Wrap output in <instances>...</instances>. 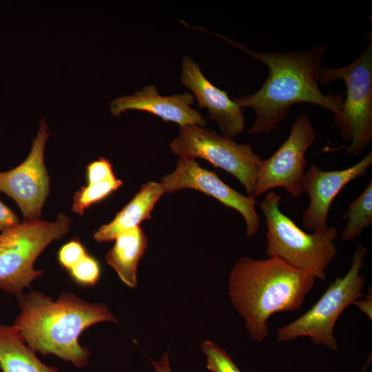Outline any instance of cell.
I'll return each instance as SVG.
<instances>
[{"mask_svg":"<svg viewBox=\"0 0 372 372\" xmlns=\"http://www.w3.org/2000/svg\"><path fill=\"white\" fill-rule=\"evenodd\" d=\"M281 199L276 193L269 192L260 203L267 228L265 254L324 280L337 254L334 244L337 229L328 226L311 234L306 233L280 211Z\"/></svg>","mask_w":372,"mask_h":372,"instance_id":"277c9868","label":"cell"},{"mask_svg":"<svg viewBox=\"0 0 372 372\" xmlns=\"http://www.w3.org/2000/svg\"><path fill=\"white\" fill-rule=\"evenodd\" d=\"M123 182L117 178L83 187L74 196L73 212L81 215L92 205L99 202L118 189Z\"/></svg>","mask_w":372,"mask_h":372,"instance_id":"d6986e66","label":"cell"},{"mask_svg":"<svg viewBox=\"0 0 372 372\" xmlns=\"http://www.w3.org/2000/svg\"><path fill=\"white\" fill-rule=\"evenodd\" d=\"M342 219L348 223L340 235L344 241H350L369 227L372 223V180L361 194L350 203Z\"/></svg>","mask_w":372,"mask_h":372,"instance_id":"ac0fdd59","label":"cell"},{"mask_svg":"<svg viewBox=\"0 0 372 372\" xmlns=\"http://www.w3.org/2000/svg\"><path fill=\"white\" fill-rule=\"evenodd\" d=\"M71 220L60 214L54 222L23 220L0 234V289L19 295L41 276L34 263L52 241L70 229Z\"/></svg>","mask_w":372,"mask_h":372,"instance_id":"8992f818","label":"cell"},{"mask_svg":"<svg viewBox=\"0 0 372 372\" xmlns=\"http://www.w3.org/2000/svg\"><path fill=\"white\" fill-rule=\"evenodd\" d=\"M181 83L192 92L200 109L208 111V119L215 121L223 136L233 138L245 126L244 110L227 92L212 84L199 65L189 56L182 59Z\"/></svg>","mask_w":372,"mask_h":372,"instance_id":"4fadbf2b","label":"cell"},{"mask_svg":"<svg viewBox=\"0 0 372 372\" xmlns=\"http://www.w3.org/2000/svg\"><path fill=\"white\" fill-rule=\"evenodd\" d=\"M316 136L309 117L299 115L287 138L271 156L261 161L252 196L283 187L292 196L299 198L303 192L304 169L308 164L305 154Z\"/></svg>","mask_w":372,"mask_h":372,"instance_id":"9c48e42d","label":"cell"},{"mask_svg":"<svg viewBox=\"0 0 372 372\" xmlns=\"http://www.w3.org/2000/svg\"><path fill=\"white\" fill-rule=\"evenodd\" d=\"M367 253L366 247L358 244L346 274L335 278L307 312L279 328L278 340L284 342L308 337L315 344L336 351L338 346L333 330L339 317L349 306L365 296V278L360 271Z\"/></svg>","mask_w":372,"mask_h":372,"instance_id":"5b68a950","label":"cell"},{"mask_svg":"<svg viewBox=\"0 0 372 372\" xmlns=\"http://www.w3.org/2000/svg\"><path fill=\"white\" fill-rule=\"evenodd\" d=\"M87 254L82 243L77 239H73L61 247L58 260L61 265L69 271Z\"/></svg>","mask_w":372,"mask_h":372,"instance_id":"7402d4cb","label":"cell"},{"mask_svg":"<svg viewBox=\"0 0 372 372\" xmlns=\"http://www.w3.org/2000/svg\"><path fill=\"white\" fill-rule=\"evenodd\" d=\"M372 164V152L348 168L324 171L313 164L305 172L303 192L309 197V205L302 214V222L309 231H319L329 225L327 216L338 194L350 182L364 176Z\"/></svg>","mask_w":372,"mask_h":372,"instance_id":"7c38bea8","label":"cell"},{"mask_svg":"<svg viewBox=\"0 0 372 372\" xmlns=\"http://www.w3.org/2000/svg\"><path fill=\"white\" fill-rule=\"evenodd\" d=\"M200 348L206 356L207 369L211 372H241L227 351L217 344L206 340Z\"/></svg>","mask_w":372,"mask_h":372,"instance_id":"ffe728a7","label":"cell"},{"mask_svg":"<svg viewBox=\"0 0 372 372\" xmlns=\"http://www.w3.org/2000/svg\"><path fill=\"white\" fill-rule=\"evenodd\" d=\"M316 278L280 258L242 257L231 269L229 296L245 322L249 335L257 342L269 334L274 313L299 310L313 289Z\"/></svg>","mask_w":372,"mask_h":372,"instance_id":"3957f363","label":"cell"},{"mask_svg":"<svg viewBox=\"0 0 372 372\" xmlns=\"http://www.w3.org/2000/svg\"><path fill=\"white\" fill-rule=\"evenodd\" d=\"M17 297L20 313L13 326L28 346L78 368L87 366L90 355L88 348L79 344L81 333L99 322H118L105 304L91 303L72 293H63L56 300L39 291Z\"/></svg>","mask_w":372,"mask_h":372,"instance_id":"7a4b0ae2","label":"cell"},{"mask_svg":"<svg viewBox=\"0 0 372 372\" xmlns=\"http://www.w3.org/2000/svg\"><path fill=\"white\" fill-rule=\"evenodd\" d=\"M195 102L189 92L171 96L161 95L154 85L144 87L132 95L122 96L111 102L110 112L118 116L127 110L145 111L160 117L164 121L180 126L197 125L205 127L207 121L198 110L192 107Z\"/></svg>","mask_w":372,"mask_h":372,"instance_id":"5bb4252c","label":"cell"},{"mask_svg":"<svg viewBox=\"0 0 372 372\" xmlns=\"http://www.w3.org/2000/svg\"><path fill=\"white\" fill-rule=\"evenodd\" d=\"M114 246L107 252L105 261L121 281L130 288L137 286V267L147 247L148 240L137 226L119 234Z\"/></svg>","mask_w":372,"mask_h":372,"instance_id":"2e32d148","label":"cell"},{"mask_svg":"<svg viewBox=\"0 0 372 372\" xmlns=\"http://www.w3.org/2000/svg\"><path fill=\"white\" fill-rule=\"evenodd\" d=\"M69 271L76 282L86 286L94 285L101 276V267L99 262L88 254Z\"/></svg>","mask_w":372,"mask_h":372,"instance_id":"44dd1931","label":"cell"},{"mask_svg":"<svg viewBox=\"0 0 372 372\" xmlns=\"http://www.w3.org/2000/svg\"><path fill=\"white\" fill-rule=\"evenodd\" d=\"M164 193L165 190L161 182L149 181L143 184L110 223L102 225L94 232L95 240L98 242L114 240L121 233L150 219L154 206Z\"/></svg>","mask_w":372,"mask_h":372,"instance_id":"9a60e30c","label":"cell"},{"mask_svg":"<svg viewBox=\"0 0 372 372\" xmlns=\"http://www.w3.org/2000/svg\"><path fill=\"white\" fill-rule=\"evenodd\" d=\"M172 152L180 157L205 159L236 178L249 196H253L262 161L249 144H238L211 129L197 125L180 127L170 143Z\"/></svg>","mask_w":372,"mask_h":372,"instance_id":"ba28073f","label":"cell"},{"mask_svg":"<svg viewBox=\"0 0 372 372\" xmlns=\"http://www.w3.org/2000/svg\"><path fill=\"white\" fill-rule=\"evenodd\" d=\"M49 135L48 125L42 119L25 160L10 171L0 172V192L14 199L23 220H41L49 196L50 177L44 163V148Z\"/></svg>","mask_w":372,"mask_h":372,"instance_id":"30bf717a","label":"cell"},{"mask_svg":"<svg viewBox=\"0 0 372 372\" xmlns=\"http://www.w3.org/2000/svg\"><path fill=\"white\" fill-rule=\"evenodd\" d=\"M20 223L15 213L0 200V231L14 227Z\"/></svg>","mask_w":372,"mask_h":372,"instance_id":"cb8c5ba5","label":"cell"},{"mask_svg":"<svg viewBox=\"0 0 372 372\" xmlns=\"http://www.w3.org/2000/svg\"><path fill=\"white\" fill-rule=\"evenodd\" d=\"M353 304L364 313L370 320L372 319V295L371 290L369 291L368 294L363 297V299L358 300Z\"/></svg>","mask_w":372,"mask_h":372,"instance_id":"d4e9b609","label":"cell"},{"mask_svg":"<svg viewBox=\"0 0 372 372\" xmlns=\"http://www.w3.org/2000/svg\"><path fill=\"white\" fill-rule=\"evenodd\" d=\"M218 36L268 68V76L258 91L233 99L242 109L251 107L256 112V121L248 130L249 134L276 130L296 103H311L334 115L339 114L344 96L331 92L324 94L318 86L320 63L329 45H319L298 52H259Z\"/></svg>","mask_w":372,"mask_h":372,"instance_id":"6da1fadb","label":"cell"},{"mask_svg":"<svg viewBox=\"0 0 372 372\" xmlns=\"http://www.w3.org/2000/svg\"><path fill=\"white\" fill-rule=\"evenodd\" d=\"M110 162L101 157L90 163L87 167V180L88 185L95 184L115 179Z\"/></svg>","mask_w":372,"mask_h":372,"instance_id":"603a6c76","label":"cell"},{"mask_svg":"<svg viewBox=\"0 0 372 372\" xmlns=\"http://www.w3.org/2000/svg\"><path fill=\"white\" fill-rule=\"evenodd\" d=\"M150 360L154 368L155 372H172L167 352L163 354L162 358L158 362H156L152 359H150Z\"/></svg>","mask_w":372,"mask_h":372,"instance_id":"484cf974","label":"cell"},{"mask_svg":"<svg viewBox=\"0 0 372 372\" xmlns=\"http://www.w3.org/2000/svg\"><path fill=\"white\" fill-rule=\"evenodd\" d=\"M0 369L3 372H59L41 362L13 326L0 324Z\"/></svg>","mask_w":372,"mask_h":372,"instance_id":"e0dca14e","label":"cell"},{"mask_svg":"<svg viewBox=\"0 0 372 372\" xmlns=\"http://www.w3.org/2000/svg\"><path fill=\"white\" fill-rule=\"evenodd\" d=\"M165 192L192 189L211 196L229 208L238 211L246 223L248 236L259 230L260 219L256 209L255 198L245 196L225 183L218 175L203 168L194 158L180 157L175 170L161 181Z\"/></svg>","mask_w":372,"mask_h":372,"instance_id":"8fae6325","label":"cell"},{"mask_svg":"<svg viewBox=\"0 0 372 372\" xmlns=\"http://www.w3.org/2000/svg\"><path fill=\"white\" fill-rule=\"evenodd\" d=\"M342 80L346 96L333 121L344 140H351L345 147L347 154L358 156L372 141V43L352 63L343 67L321 66L319 82L331 83Z\"/></svg>","mask_w":372,"mask_h":372,"instance_id":"52a82bcc","label":"cell"}]
</instances>
